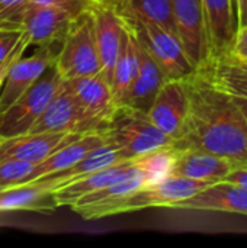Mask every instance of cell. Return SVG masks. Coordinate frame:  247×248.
<instances>
[{
    "instance_id": "1",
    "label": "cell",
    "mask_w": 247,
    "mask_h": 248,
    "mask_svg": "<svg viewBox=\"0 0 247 248\" xmlns=\"http://www.w3.org/2000/svg\"><path fill=\"white\" fill-rule=\"evenodd\" d=\"M188 115L173 148L199 150L247 166V119L231 96L202 71L183 80Z\"/></svg>"
},
{
    "instance_id": "2",
    "label": "cell",
    "mask_w": 247,
    "mask_h": 248,
    "mask_svg": "<svg viewBox=\"0 0 247 248\" xmlns=\"http://www.w3.org/2000/svg\"><path fill=\"white\" fill-rule=\"evenodd\" d=\"M99 134L119 153L122 160H134L156 148L173 145V140L162 132L146 112L124 103L114 108Z\"/></svg>"
},
{
    "instance_id": "3",
    "label": "cell",
    "mask_w": 247,
    "mask_h": 248,
    "mask_svg": "<svg viewBox=\"0 0 247 248\" xmlns=\"http://www.w3.org/2000/svg\"><path fill=\"white\" fill-rule=\"evenodd\" d=\"M64 78L58 73L55 62H51L25 93L0 112V140L28 134L60 90Z\"/></svg>"
},
{
    "instance_id": "4",
    "label": "cell",
    "mask_w": 247,
    "mask_h": 248,
    "mask_svg": "<svg viewBox=\"0 0 247 248\" xmlns=\"http://www.w3.org/2000/svg\"><path fill=\"white\" fill-rule=\"evenodd\" d=\"M54 62L64 80L100 73L90 10L73 17Z\"/></svg>"
},
{
    "instance_id": "5",
    "label": "cell",
    "mask_w": 247,
    "mask_h": 248,
    "mask_svg": "<svg viewBox=\"0 0 247 248\" xmlns=\"http://www.w3.org/2000/svg\"><path fill=\"white\" fill-rule=\"evenodd\" d=\"M138 42L162 68L166 80H185L197 70L188 60L181 41L166 29L131 16H124Z\"/></svg>"
},
{
    "instance_id": "6",
    "label": "cell",
    "mask_w": 247,
    "mask_h": 248,
    "mask_svg": "<svg viewBox=\"0 0 247 248\" xmlns=\"http://www.w3.org/2000/svg\"><path fill=\"white\" fill-rule=\"evenodd\" d=\"M214 185L213 182L195 180L181 176H167L163 180L146 186L135 193L127 196L116 208L118 214L135 212L147 208H175L179 202H183L204 189Z\"/></svg>"
},
{
    "instance_id": "7",
    "label": "cell",
    "mask_w": 247,
    "mask_h": 248,
    "mask_svg": "<svg viewBox=\"0 0 247 248\" xmlns=\"http://www.w3.org/2000/svg\"><path fill=\"white\" fill-rule=\"evenodd\" d=\"M98 122L89 116L74 94L64 84L51 99L42 115L33 124L29 132H98Z\"/></svg>"
},
{
    "instance_id": "8",
    "label": "cell",
    "mask_w": 247,
    "mask_h": 248,
    "mask_svg": "<svg viewBox=\"0 0 247 248\" xmlns=\"http://www.w3.org/2000/svg\"><path fill=\"white\" fill-rule=\"evenodd\" d=\"M172 9L178 39L194 68L202 70L210 61L202 0H172Z\"/></svg>"
},
{
    "instance_id": "9",
    "label": "cell",
    "mask_w": 247,
    "mask_h": 248,
    "mask_svg": "<svg viewBox=\"0 0 247 248\" xmlns=\"http://www.w3.org/2000/svg\"><path fill=\"white\" fill-rule=\"evenodd\" d=\"M71 20L73 16L63 9L29 3L22 16L20 29L29 45L49 48L58 52Z\"/></svg>"
},
{
    "instance_id": "10",
    "label": "cell",
    "mask_w": 247,
    "mask_h": 248,
    "mask_svg": "<svg viewBox=\"0 0 247 248\" xmlns=\"http://www.w3.org/2000/svg\"><path fill=\"white\" fill-rule=\"evenodd\" d=\"M95 42L100 62V74L112 81V71L121 48V38L124 31V17L112 1L98 0L92 9Z\"/></svg>"
},
{
    "instance_id": "11",
    "label": "cell",
    "mask_w": 247,
    "mask_h": 248,
    "mask_svg": "<svg viewBox=\"0 0 247 248\" xmlns=\"http://www.w3.org/2000/svg\"><path fill=\"white\" fill-rule=\"evenodd\" d=\"M57 52L49 48H36L35 52L25 55L20 52L9 65L0 90V112L7 109L29 86L42 74V71L55 61Z\"/></svg>"
},
{
    "instance_id": "12",
    "label": "cell",
    "mask_w": 247,
    "mask_h": 248,
    "mask_svg": "<svg viewBox=\"0 0 247 248\" xmlns=\"http://www.w3.org/2000/svg\"><path fill=\"white\" fill-rule=\"evenodd\" d=\"M148 186L144 174L137 169L131 176L124 180H119L108 187L100 190H95L82 199H79L70 208L76 212L80 218L86 221L100 219L106 217L116 215L118 205L130 195L135 193L137 190Z\"/></svg>"
},
{
    "instance_id": "13",
    "label": "cell",
    "mask_w": 247,
    "mask_h": 248,
    "mask_svg": "<svg viewBox=\"0 0 247 248\" xmlns=\"http://www.w3.org/2000/svg\"><path fill=\"white\" fill-rule=\"evenodd\" d=\"M84 134L73 132H28L0 140V160L13 158L38 164L64 144Z\"/></svg>"
},
{
    "instance_id": "14",
    "label": "cell",
    "mask_w": 247,
    "mask_h": 248,
    "mask_svg": "<svg viewBox=\"0 0 247 248\" xmlns=\"http://www.w3.org/2000/svg\"><path fill=\"white\" fill-rule=\"evenodd\" d=\"M147 115L162 132L175 141L188 115V94L183 80H166L157 92Z\"/></svg>"
},
{
    "instance_id": "15",
    "label": "cell",
    "mask_w": 247,
    "mask_h": 248,
    "mask_svg": "<svg viewBox=\"0 0 247 248\" xmlns=\"http://www.w3.org/2000/svg\"><path fill=\"white\" fill-rule=\"evenodd\" d=\"M210 61L227 57L236 38L233 0H202Z\"/></svg>"
},
{
    "instance_id": "16",
    "label": "cell",
    "mask_w": 247,
    "mask_h": 248,
    "mask_svg": "<svg viewBox=\"0 0 247 248\" xmlns=\"http://www.w3.org/2000/svg\"><path fill=\"white\" fill-rule=\"evenodd\" d=\"M64 84L74 94V97L89 113V116L98 122L100 129L103 122L108 119V116L116 106L109 81L100 73H98L92 76L64 80Z\"/></svg>"
},
{
    "instance_id": "17",
    "label": "cell",
    "mask_w": 247,
    "mask_h": 248,
    "mask_svg": "<svg viewBox=\"0 0 247 248\" xmlns=\"http://www.w3.org/2000/svg\"><path fill=\"white\" fill-rule=\"evenodd\" d=\"M173 209L226 212L247 217V190L227 182H217L192 198L179 202Z\"/></svg>"
},
{
    "instance_id": "18",
    "label": "cell",
    "mask_w": 247,
    "mask_h": 248,
    "mask_svg": "<svg viewBox=\"0 0 247 248\" xmlns=\"http://www.w3.org/2000/svg\"><path fill=\"white\" fill-rule=\"evenodd\" d=\"M135 170H137V167L132 164L131 160H124L114 166L93 171V173L86 174L77 180L70 182L68 185L54 189L55 202H57L58 208L60 206H71L83 196H86L95 190L108 187L119 180L127 179Z\"/></svg>"
},
{
    "instance_id": "19",
    "label": "cell",
    "mask_w": 247,
    "mask_h": 248,
    "mask_svg": "<svg viewBox=\"0 0 247 248\" xmlns=\"http://www.w3.org/2000/svg\"><path fill=\"white\" fill-rule=\"evenodd\" d=\"M236 167L242 166L236 164L234 161L226 157H220L207 151L176 150V158L170 174L217 183L223 182L224 177Z\"/></svg>"
},
{
    "instance_id": "20",
    "label": "cell",
    "mask_w": 247,
    "mask_h": 248,
    "mask_svg": "<svg viewBox=\"0 0 247 248\" xmlns=\"http://www.w3.org/2000/svg\"><path fill=\"white\" fill-rule=\"evenodd\" d=\"M135 35V33H134ZM137 38V36H135ZM138 41V39H137ZM138 52H140V64L138 71L127 90L121 103L135 108L141 112H148L153 105V100L160 90L162 84L166 81V77L157 62L151 58V55L143 48L138 42Z\"/></svg>"
},
{
    "instance_id": "21",
    "label": "cell",
    "mask_w": 247,
    "mask_h": 248,
    "mask_svg": "<svg viewBox=\"0 0 247 248\" xmlns=\"http://www.w3.org/2000/svg\"><path fill=\"white\" fill-rule=\"evenodd\" d=\"M57 208L54 189L36 180L0 190V212H52Z\"/></svg>"
},
{
    "instance_id": "22",
    "label": "cell",
    "mask_w": 247,
    "mask_h": 248,
    "mask_svg": "<svg viewBox=\"0 0 247 248\" xmlns=\"http://www.w3.org/2000/svg\"><path fill=\"white\" fill-rule=\"evenodd\" d=\"M119 161H124L122 157L119 155V153L111 144L103 142L102 145H99V147L93 148L92 151H89L83 158H80L73 166L61 170V171H55V173L38 177L35 180L41 182V183H45L51 189H57V187L68 185L70 182L77 180V179H80V177H83L86 174H90L93 171H98V170H102L105 167L114 166V164H116Z\"/></svg>"
},
{
    "instance_id": "23",
    "label": "cell",
    "mask_w": 247,
    "mask_h": 248,
    "mask_svg": "<svg viewBox=\"0 0 247 248\" xmlns=\"http://www.w3.org/2000/svg\"><path fill=\"white\" fill-rule=\"evenodd\" d=\"M103 142L105 141L100 137V134L89 132V134H84V135L64 144L57 151H54L49 157H47L44 161L35 164V167L31 173L29 182H32L38 177L55 173V171H61V170L73 166L80 158H83L89 151L102 145Z\"/></svg>"
},
{
    "instance_id": "24",
    "label": "cell",
    "mask_w": 247,
    "mask_h": 248,
    "mask_svg": "<svg viewBox=\"0 0 247 248\" xmlns=\"http://www.w3.org/2000/svg\"><path fill=\"white\" fill-rule=\"evenodd\" d=\"M140 64V52H138V41L124 19V31L121 38V48L118 58L115 61V67L112 71V93L116 105L121 103L127 90L130 89Z\"/></svg>"
},
{
    "instance_id": "25",
    "label": "cell",
    "mask_w": 247,
    "mask_h": 248,
    "mask_svg": "<svg viewBox=\"0 0 247 248\" xmlns=\"http://www.w3.org/2000/svg\"><path fill=\"white\" fill-rule=\"evenodd\" d=\"M112 3L121 15L154 23L178 36L172 0H114Z\"/></svg>"
},
{
    "instance_id": "26",
    "label": "cell",
    "mask_w": 247,
    "mask_h": 248,
    "mask_svg": "<svg viewBox=\"0 0 247 248\" xmlns=\"http://www.w3.org/2000/svg\"><path fill=\"white\" fill-rule=\"evenodd\" d=\"M198 71H202L211 83L223 90L247 93V65L230 57L214 60Z\"/></svg>"
},
{
    "instance_id": "27",
    "label": "cell",
    "mask_w": 247,
    "mask_h": 248,
    "mask_svg": "<svg viewBox=\"0 0 247 248\" xmlns=\"http://www.w3.org/2000/svg\"><path fill=\"white\" fill-rule=\"evenodd\" d=\"M175 158H176V150L172 145H169V147L156 148L131 161L144 174L147 185L150 186L170 176Z\"/></svg>"
},
{
    "instance_id": "28",
    "label": "cell",
    "mask_w": 247,
    "mask_h": 248,
    "mask_svg": "<svg viewBox=\"0 0 247 248\" xmlns=\"http://www.w3.org/2000/svg\"><path fill=\"white\" fill-rule=\"evenodd\" d=\"M33 167L35 164L20 160H13V158L0 160V190L22 183H28Z\"/></svg>"
},
{
    "instance_id": "29",
    "label": "cell",
    "mask_w": 247,
    "mask_h": 248,
    "mask_svg": "<svg viewBox=\"0 0 247 248\" xmlns=\"http://www.w3.org/2000/svg\"><path fill=\"white\" fill-rule=\"evenodd\" d=\"M28 45L29 42L22 29L0 28V65L12 61Z\"/></svg>"
},
{
    "instance_id": "30",
    "label": "cell",
    "mask_w": 247,
    "mask_h": 248,
    "mask_svg": "<svg viewBox=\"0 0 247 248\" xmlns=\"http://www.w3.org/2000/svg\"><path fill=\"white\" fill-rule=\"evenodd\" d=\"M29 0H0V28L20 29L22 16Z\"/></svg>"
},
{
    "instance_id": "31",
    "label": "cell",
    "mask_w": 247,
    "mask_h": 248,
    "mask_svg": "<svg viewBox=\"0 0 247 248\" xmlns=\"http://www.w3.org/2000/svg\"><path fill=\"white\" fill-rule=\"evenodd\" d=\"M98 0H29L32 4H44V6H54L68 12L73 17L87 12Z\"/></svg>"
},
{
    "instance_id": "32",
    "label": "cell",
    "mask_w": 247,
    "mask_h": 248,
    "mask_svg": "<svg viewBox=\"0 0 247 248\" xmlns=\"http://www.w3.org/2000/svg\"><path fill=\"white\" fill-rule=\"evenodd\" d=\"M239 62H247V25L236 29V38L231 52L227 55Z\"/></svg>"
},
{
    "instance_id": "33",
    "label": "cell",
    "mask_w": 247,
    "mask_h": 248,
    "mask_svg": "<svg viewBox=\"0 0 247 248\" xmlns=\"http://www.w3.org/2000/svg\"><path fill=\"white\" fill-rule=\"evenodd\" d=\"M223 182L240 186L247 190V166H242V167H236L234 170H231Z\"/></svg>"
},
{
    "instance_id": "34",
    "label": "cell",
    "mask_w": 247,
    "mask_h": 248,
    "mask_svg": "<svg viewBox=\"0 0 247 248\" xmlns=\"http://www.w3.org/2000/svg\"><path fill=\"white\" fill-rule=\"evenodd\" d=\"M226 92L231 96L233 102L236 103V106L240 109V112L245 115V118L247 119V93H243V92H229V90H226Z\"/></svg>"
},
{
    "instance_id": "35",
    "label": "cell",
    "mask_w": 247,
    "mask_h": 248,
    "mask_svg": "<svg viewBox=\"0 0 247 248\" xmlns=\"http://www.w3.org/2000/svg\"><path fill=\"white\" fill-rule=\"evenodd\" d=\"M237 28L247 25V0H237Z\"/></svg>"
},
{
    "instance_id": "36",
    "label": "cell",
    "mask_w": 247,
    "mask_h": 248,
    "mask_svg": "<svg viewBox=\"0 0 247 248\" xmlns=\"http://www.w3.org/2000/svg\"><path fill=\"white\" fill-rule=\"evenodd\" d=\"M25 49H26V48H25ZM25 49H23V51H25ZM23 51H20V52H23ZM20 52H19V54H20ZM19 54H17V55H19ZM17 55H16V57H17ZM16 57H15V58H16ZM15 58H13V60H15ZM13 60H12V61H13ZM12 61H9V62H6V64L0 65V90H1V84H3L4 76H6V73H7V68H9V65L12 64Z\"/></svg>"
},
{
    "instance_id": "37",
    "label": "cell",
    "mask_w": 247,
    "mask_h": 248,
    "mask_svg": "<svg viewBox=\"0 0 247 248\" xmlns=\"http://www.w3.org/2000/svg\"><path fill=\"white\" fill-rule=\"evenodd\" d=\"M103 1H114V0H103Z\"/></svg>"
},
{
    "instance_id": "38",
    "label": "cell",
    "mask_w": 247,
    "mask_h": 248,
    "mask_svg": "<svg viewBox=\"0 0 247 248\" xmlns=\"http://www.w3.org/2000/svg\"><path fill=\"white\" fill-rule=\"evenodd\" d=\"M234 61H236V60H234ZM242 64H245V65H247V62H242Z\"/></svg>"
},
{
    "instance_id": "39",
    "label": "cell",
    "mask_w": 247,
    "mask_h": 248,
    "mask_svg": "<svg viewBox=\"0 0 247 248\" xmlns=\"http://www.w3.org/2000/svg\"><path fill=\"white\" fill-rule=\"evenodd\" d=\"M233 1H234V4H236V1H237V0H233Z\"/></svg>"
}]
</instances>
